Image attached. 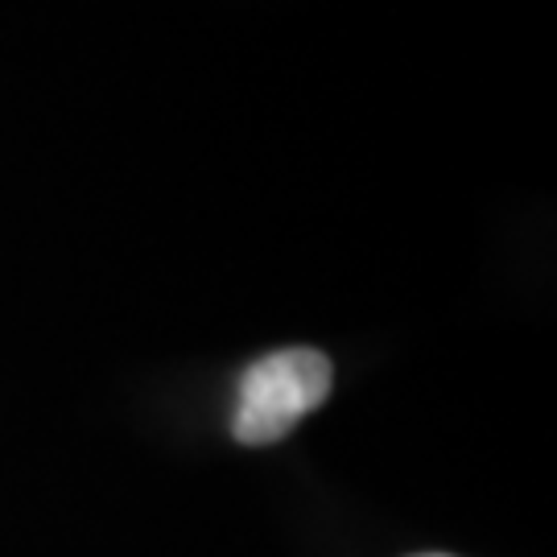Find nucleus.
Segmentation results:
<instances>
[{
	"mask_svg": "<svg viewBox=\"0 0 557 557\" xmlns=\"http://www.w3.org/2000/svg\"><path fill=\"white\" fill-rule=\"evenodd\" d=\"M331 384L335 368L314 347H285L260 356L239 376L232 434L244 446H273L331 397Z\"/></svg>",
	"mask_w": 557,
	"mask_h": 557,
	"instance_id": "f257e3e1",
	"label": "nucleus"
},
{
	"mask_svg": "<svg viewBox=\"0 0 557 557\" xmlns=\"http://www.w3.org/2000/svg\"><path fill=\"white\" fill-rule=\"evenodd\" d=\"M421 557H446V554H421Z\"/></svg>",
	"mask_w": 557,
	"mask_h": 557,
	"instance_id": "f03ea898",
	"label": "nucleus"
}]
</instances>
